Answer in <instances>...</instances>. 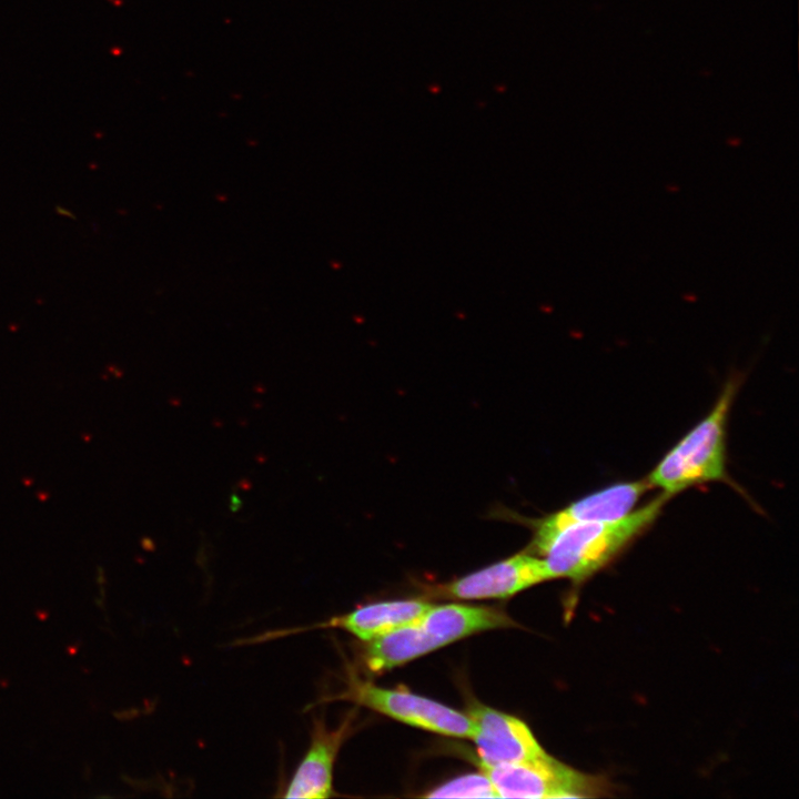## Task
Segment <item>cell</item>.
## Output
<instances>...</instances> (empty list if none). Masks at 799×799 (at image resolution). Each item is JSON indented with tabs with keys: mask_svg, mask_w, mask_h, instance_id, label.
<instances>
[{
	"mask_svg": "<svg viewBox=\"0 0 799 799\" xmlns=\"http://www.w3.org/2000/svg\"><path fill=\"white\" fill-rule=\"evenodd\" d=\"M670 497L664 493L629 514L610 520L565 526L530 543V553L543 558L554 578L581 581L607 565L660 516Z\"/></svg>",
	"mask_w": 799,
	"mask_h": 799,
	"instance_id": "obj_1",
	"label": "cell"
},
{
	"mask_svg": "<svg viewBox=\"0 0 799 799\" xmlns=\"http://www.w3.org/2000/svg\"><path fill=\"white\" fill-rule=\"evenodd\" d=\"M739 378H730L711 411L658 462L647 481L671 497L690 487L727 479V422Z\"/></svg>",
	"mask_w": 799,
	"mask_h": 799,
	"instance_id": "obj_2",
	"label": "cell"
},
{
	"mask_svg": "<svg viewBox=\"0 0 799 799\" xmlns=\"http://www.w3.org/2000/svg\"><path fill=\"white\" fill-rule=\"evenodd\" d=\"M350 675L346 688L331 697V700L353 701L434 734L468 739L474 737L475 725L467 714L411 691L378 687Z\"/></svg>",
	"mask_w": 799,
	"mask_h": 799,
	"instance_id": "obj_3",
	"label": "cell"
},
{
	"mask_svg": "<svg viewBox=\"0 0 799 799\" xmlns=\"http://www.w3.org/2000/svg\"><path fill=\"white\" fill-rule=\"evenodd\" d=\"M497 798H583L600 790L595 778L556 760L550 755L498 766H479Z\"/></svg>",
	"mask_w": 799,
	"mask_h": 799,
	"instance_id": "obj_4",
	"label": "cell"
},
{
	"mask_svg": "<svg viewBox=\"0 0 799 799\" xmlns=\"http://www.w3.org/2000/svg\"><path fill=\"white\" fill-rule=\"evenodd\" d=\"M549 579L543 558L522 552L438 586V591L457 599H500Z\"/></svg>",
	"mask_w": 799,
	"mask_h": 799,
	"instance_id": "obj_5",
	"label": "cell"
},
{
	"mask_svg": "<svg viewBox=\"0 0 799 799\" xmlns=\"http://www.w3.org/2000/svg\"><path fill=\"white\" fill-rule=\"evenodd\" d=\"M467 715L475 725L472 739L476 745L479 766L516 763L547 755L520 719L482 704L471 705Z\"/></svg>",
	"mask_w": 799,
	"mask_h": 799,
	"instance_id": "obj_6",
	"label": "cell"
},
{
	"mask_svg": "<svg viewBox=\"0 0 799 799\" xmlns=\"http://www.w3.org/2000/svg\"><path fill=\"white\" fill-rule=\"evenodd\" d=\"M431 605L419 599L373 603L313 625L271 630L250 638L246 643H261L324 628L342 629L360 640L370 641L396 628L416 623Z\"/></svg>",
	"mask_w": 799,
	"mask_h": 799,
	"instance_id": "obj_7",
	"label": "cell"
},
{
	"mask_svg": "<svg viewBox=\"0 0 799 799\" xmlns=\"http://www.w3.org/2000/svg\"><path fill=\"white\" fill-rule=\"evenodd\" d=\"M649 488L651 486L647 478L613 484L580 497L557 512L529 519L528 524L533 529L532 543L572 524L623 517L635 509Z\"/></svg>",
	"mask_w": 799,
	"mask_h": 799,
	"instance_id": "obj_8",
	"label": "cell"
},
{
	"mask_svg": "<svg viewBox=\"0 0 799 799\" xmlns=\"http://www.w3.org/2000/svg\"><path fill=\"white\" fill-rule=\"evenodd\" d=\"M352 721L353 716L348 715L338 727L328 728L322 717L314 718L310 745L283 797L320 799L333 796V767L351 734Z\"/></svg>",
	"mask_w": 799,
	"mask_h": 799,
	"instance_id": "obj_9",
	"label": "cell"
},
{
	"mask_svg": "<svg viewBox=\"0 0 799 799\" xmlns=\"http://www.w3.org/2000/svg\"><path fill=\"white\" fill-rule=\"evenodd\" d=\"M417 624L439 647L477 633L516 626L515 620L499 609L464 604L431 605Z\"/></svg>",
	"mask_w": 799,
	"mask_h": 799,
	"instance_id": "obj_10",
	"label": "cell"
},
{
	"mask_svg": "<svg viewBox=\"0 0 799 799\" xmlns=\"http://www.w3.org/2000/svg\"><path fill=\"white\" fill-rule=\"evenodd\" d=\"M363 659L372 672H382L422 657L439 647L417 621L366 641Z\"/></svg>",
	"mask_w": 799,
	"mask_h": 799,
	"instance_id": "obj_11",
	"label": "cell"
},
{
	"mask_svg": "<svg viewBox=\"0 0 799 799\" xmlns=\"http://www.w3.org/2000/svg\"><path fill=\"white\" fill-rule=\"evenodd\" d=\"M427 798H497L494 787L488 777L479 770L478 772L464 775L449 780L431 792Z\"/></svg>",
	"mask_w": 799,
	"mask_h": 799,
	"instance_id": "obj_12",
	"label": "cell"
}]
</instances>
